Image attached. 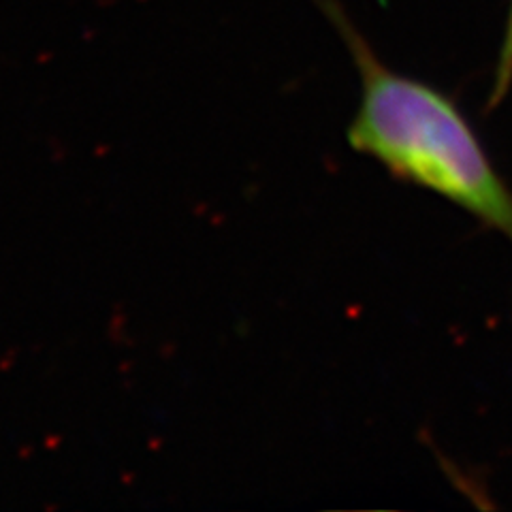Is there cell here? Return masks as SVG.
Returning a JSON list of instances; mask_svg holds the SVG:
<instances>
[{
    "label": "cell",
    "mask_w": 512,
    "mask_h": 512,
    "mask_svg": "<svg viewBox=\"0 0 512 512\" xmlns=\"http://www.w3.org/2000/svg\"><path fill=\"white\" fill-rule=\"evenodd\" d=\"M340 30L361 79L352 150L397 180L436 192L512 242V190L468 118L440 90L384 64L333 0H316Z\"/></svg>",
    "instance_id": "cell-1"
},
{
    "label": "cell",
    "mask_w": 512,
    "mask_h": 512,
    "mask_svg": "<svg viewBox=\"0 0 512 512\" xmlns=\"http://www.w3.org/2000/svg\"><path fill=\"white\" fill-rule=\"evenodd\" d=\"M510 82H512V11H510V20H508V28H506L502 56H500V64H498V77H495L491 105H498L504 99V94L508 92Z\"/></svg>",
    "instance_id": "cell-2"
}]
</instances>
